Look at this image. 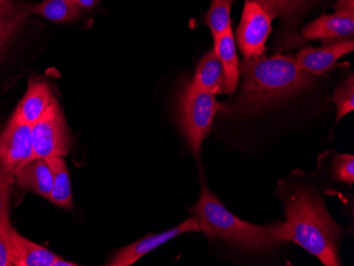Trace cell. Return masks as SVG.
I'll use <instances>...</instances> for the list:
<instances>
[{
    "label": "cell",
    "instance_id": "1",
    "mask_svg": "<svg viewBox=\"0 0 354 266\" xmlns=\"http://www.w3.org/2000/svg\"><path fill=\"white\" fill-rule=\"evenodd\" d=\"M242 85L234 102L224 103L223 114L250 116L309 88L314 75L300 68L292 55L250 57L241 64Z\"/></svg>",
    "mask_w": 354,
    "mask_h": 266
},
{
    "label": "cell",
    "instance_id": "2",
    "mask_svg": "<svg viewBox=\"0 0 354 266\" xmlns=\"http://www.w3.org/2000/svg\"><path fill=\"white\" fill-rule=\"evenodd\" d=\"M286 222L282 234L324 265H341L342 229L328 212L323 196L311 187L297 186L283 196Z\"/></svg>",
    "mask_w": 354,
    "mask_h": 266
},
{
    "label": "cell",
    "instance_id": "3",
    "mask_svg": "<svg viewBox=\"0 0 354 266\" xmlns=\"http://www.w3.org/2000/svg\"><path fill=\"white\" fill-rule=\"evenodd\" d=\"M200 230L210 241H223L248 253H264L286 243L283 222L254 225L234 216L202 180L200 200L190 208Z\"/></svg>",
    "mask_w": 354,
    "mask_h": 266
},
{
    "label": "cell",
    "instance_id": "4",
    "mask_svg": "<svg viewBox=\"0 0 354 266\" xmlns=\"http://www.w3.org/2000/svg\"><path fill=\"white\" fill-rule=\"evenodd\" d=\"M224 103L216 96L187 83L177 96L176 116L178 126L189 148L196 158H200L203 142L212 132L214 117L222 112Z\"/></svg>",
    "mask_w": 354,
    "mask_h": 266
},
{
    "label": "cell",
    "instance_id": "5",
    "mask_svg": "<svg viewBox=\"0 0 354 266\" xmlns=\"http://www.w3.org/2000/svg\"><path fill=\"white\" fill-rule=\"evenodd\" d=\"M31 135L35 160L63 158L69 154L71 137L57 99L53 98L50 106L31 125Z\"/></svg>",
    "mask_w": 354,
    "mask_h": 266
},
{
    "label": "cell",
    "instance_id": "6",
    "mask_svg": "<svg viewBox=\"0 0 354 266\" xmlns=\"http://www.w3.org/2000/svg\"><path fill=\"white\" fill-rule=\"evenodd\" d=\"M270 14L259 3L245 0L240 25L236 28L239 48L245 59L266 53V44L272 31Z\"/></svg>",
    "mask_w": 354,
    "mask_h": 266
},
{
    "label": "cell",
    "instance_id": "7",
    "mask_svg": "<svg viewBox=\"0 0 354 266\" xmlns=\"http://www.w3.org/2000/svg\"><path fill=\"white\" fill-rule=\"evenodd\" d=\"M35 160L31 125L12 116L0 136V167L14 175L21 167Z\"/></svg>",
    "mask_w": 354,
    "mask_h": 266
},
{
    "label": "cell",
    "instance_id": "8",
    "mask_svg": "<svg viewBox=\"0 0 354 266\" xmlns=\"http://www.w3.org/2000/svg\"><path fill=\"white\" fill-rule=\"evenodd\" d=\"M201 231L198 218L196 216L188 218L176 227L171 228L162 234H149L147 237L134 242L115 251L113 257L107 261L109 266H131L136 263L140 258L146 256L152 250L172 240L173 238L187 234V232Z\"/></svg>",
    "mask_w": 354,
    "mask_h": 266
},
{
    "label": "cell",
    "instance_id": "9",
    "mask_svg": "<svg viewBox=\"0 0 354 266\" xmlns=\"http://www.w3.org/2000/svg\"><path fill=\"white\" fill-rule=\"evenodd\" d=\"M259 3L272 19H279L284 23V33L279 35L280 45L283 49L290 46L295 47L298 37L294 32V28L301 21L306 12L309 11L316 3V0H250Z\"/></svg>",
    "mask_w": 354,
    "mask_h": 266
},
{
    "label": "cell",
    "instance_id": "10",
    "mask_svg": "<svg viewBox=\"0 0 354 266\" xmlns=\"http://www.w3.org/2000/svg\"><path fill=\"white\" fill-rule=\"evenodd\" d=\"M354 49V39L324 43L320 48L306 47L298 53L296 63L300 68L313 75H323L344 55Z\"/></svg>",
    "mask_w": 354,
    "mask_h": 266
},
{
    "label": "cell",
    "instance_id": "11",
    "mask_svg": "<svg viewBox=\"0 0 354 266\" xmlns=\"http://www.w3.org/2000/svg\"><path fill=\"white\" fill-rule=\"evenodd\" d=\"M354 35V13L323 14L302 29L301 39L304 41H328L352 39Z\"/></svg>",
    "mask_w": 354,
    "mask_h": 266
},
{
    "label": "cell",
    "instance_id": "12",
    "mask_svg": "<svg viewBox=\"0 0 354 266\" xmlns=\"http://www.w3.org/2000/svg\"><path fill=\"white\" fill-rule=\"evenodd\" d=\"M53 98L50 86L45 81L31 77L28 82L25 96L16 107L13 116L19 120L32 125L39 120V117L50 106Z\"/></svg>",
    "mask_w": 354,
    "mask_h": 266
},
{
    "label": "cell",
    "instance_id": "13",
    "mask_svg": "<svg viewBox=\"0 0 354 266\" xmlns=\"http://www.w3.org/2000/svg\"><path fill=\"white\" fill-rule=\"evenodd\" d=\"M14 180L21 189L35 192L46 200L50 198L53 175L46 160L37 158L28 162L14 174Z\"/></svg>",
    "mask_w": 354,
    "mask_h": 266
},
{
    "label": "cell",
    "instance_id": "14",
    "mask_svg": "<svg viewBox=\"0 0 354 266\" xmlns=\"http://www.w3.org/2000/svg\"><path fill=\"white\" fill-rule=\"evenodd\" d=\"M12 264L15 266H53L57 255L30 241L12 227Z\"/></svg>",
    "mask_w": 354,
    "mask_h": 266
},
{
    "label": "cell",
    "instance_id": "15",
    "mask_svg": "<svg viewBox=\"0 0 354 266\" xmlns=\"http://www.w3.org/2000/svg\"><path fill=\"white\" fill-rule=\"evenodd\" d=\"M214 51L222 63L225 73V93L232 95L236 91L240 80V68L236 55L234 33L230 29L214 37Z\"/></svg>",
    "mask_w": 354,
    "mask_h": 266
},
{
    "label": "cell",
    "instance_id": "16",
    "mask_svg": "<svg viewBox=\"0 0 354 266\" xmlns=\"http://www.w3.org/2000/svg\"><path fill=\"white\" fill-rule=\"evenodd\" d=\"M190 84L214 96L225 91V73L222 63L214 50L203 57Z\"/></svg>",
    "mask_w": 354,
    "mask_h": 266
},
{
    "label": "cell",
    "instance_id": "17",
    "mask_svg": "<svg viewBox=\"0 0 354 266\" xmlns=\"http://www.w3.org/2000/svg\"><path fill=\"white\" fill-rule=\"evenodd\" d=\"M46 162L50 167L53 175V186L49 200L57 207L71 209L73 206V192L66 162L62 158H47Z\"/></svg>",
    "mask_w": 354,
    "mask_h": 266
},
{
    "label": "cell",
    "instance_id": "18",
    "mask_svg": "<svg viewBox=\"0 0 354 266\" xmlns=\"http://www.w3.org/2000/svg\"><path fill=\"white\" fill-rule=\"evenodd\" d=\"M29 14H39L48 21L69 23L77 21L82 15V9L73 0H43L41 3L27 7Z\"/></svg>",
    "mask_w": 354,
    "mask_h": 266
},
{
    "label": "cell",
    "instance_id": "19",
    "mask_svg": "<svg viewBox=\"0 0 354 266\" xmlns=\"http://www.w3.org/2000/svg\"><path fill=\"white\" fill-rule=\"evenodd\" d=\"M27 15V8L21 9L16 0H0V53Z\"/></svg>",
    "mask_w": 354,
    "mask_h": 266
},
{
    "label": "cell",
    "instance_id": "20",
    "mask_svg": "<svg viewBox=\"0 0 354 266\" xmlns=\"http://www.w3.org/2000/svg\"><path fill=\"white\" fill-rule=\"evenodd\" d=\"M234 0H212L210 7L205 15L204 23L208 26L212 37L222 35L232 29V7Z\"/></svg>",
    "mask_w": 354,
    "mask_h": 266
},
{
    "label": "cell",
    "instance_id": "21",
    "mask_svg": "<svg viewBox=\"0 0 354 266\" xmlns=\"http://www.w3.org/2000/svg\"><path fill=\"white\" fill-rule=\"evenodd\" d=\"M336 107V122H339L346 115L353 112L354 109V77L353 75L347 77L334 91L332 98Z\"/></svg>",
    "mask_w": 354,
    "mask_h": 266
},
{
    "label": "cell",
    "instance_id": "22",
    "mask_svg": "<svg viewBox=\"0 0 354 266\" xmlns=\"http://www.w3.org/2000/svg\"><path fill=\"white\" fill-rule=\"evenodd\" d=\"M332 171L336 180L344 184H353L354 156L351 154H336L333 158Z\"/></svg>",
    "mask_w": 354,
    "mask_h": 266
},
{
    "label": "cell",
    "instance_id": "23",
    "mask_svg": "<svg viewBox=\"0 0 354 266\" xmlns=\"http://www.w3.org/2000/svg\"><path fill=\"white\" fill-rule=\"evenodd\" d=\"M11 224L10 214L0 218V266L12 264Z\"/></svg>",
    "mask_w": 354,
    "mask_h": 266
},
{
    "label": "cell",
    "instance_id": "24",
    "mask_svg": "<svg viewBox=\"0 0 354 266\" xmlns=\"http://www.w3.org/2000/svg\"><path fill=\"white\" fill-rule=\"evenodd\" d=\"M14 182L13 174L0 167V218L10 214V192Z\"/></svg>",
    "mask_w": 354,
    "mask_h": 266
},
{
    "label": "cell",
    "instance_id": "25",
    "mask_svg": "<svg viewBox=\"0 0 354 266\" xmlns=\"http://www.w3.org/2000/svg\"><path fill=\"white\" fill-rule=\"evenodd\" d=\"M334 9L344 13H354V0H337Z\"/></svg>",
    "mask_w": 354,
    "mask_h": 266
},
{
    "label": "cell",
    "instance_id": "26",
    "mask_svg": "<svg viewBox=\"0 0 354 266\" xmlns=\"http://www.w3.org/2000/svg\"><path fill=\"white\" fill-rule=\"evenodd\" d=\"M73 1L82 10H91L98 5L100 0H73Z\"/></svg>",
    "mask_w": 354,
    "mask_h": 266
},
{
    "label": "cell",
    "instance_id": "27",
    "mask_svg": "<svg viewBox=\"0 0 354 266\" xmlns=\"http://www.w3.org/2000/svg\"><path fill=\"white\" fill-rule=\"evenodd\" d=\"M79 264L73 263V262L66 261V260H64L63 258L59 257L57 256L55 261H53V266H77Z\"/></svg>",
    "mask_w": 354,
    "mask_h": 266
}]
</instances>
